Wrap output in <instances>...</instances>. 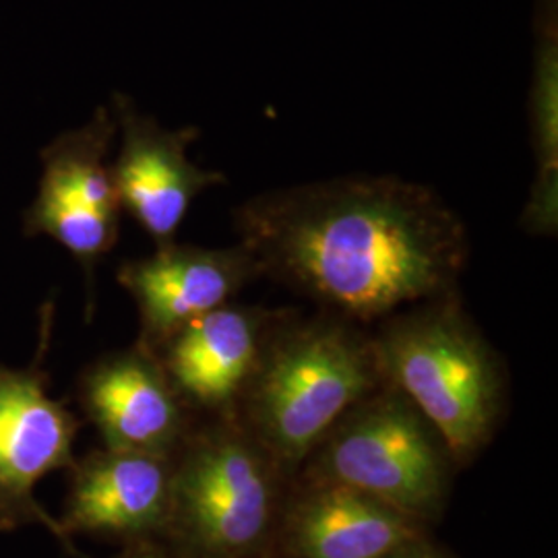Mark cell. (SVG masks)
<instances>
[{"label":"cell","mask_w":558,"mask_h":558,"mask_svg":"<svg viewBox=\"0 0 558 558\" xmlns=\"http://www.w3.org/2000/svg\"><path fill=\"white\" fill-rule=\"evenodd\" d=\"M283 313V308L223 304L189 323L154 354L191 412L236 418L263 341Z\"/></svg>","instance_id":"4fadbf2b"},{"label":"cell","mask_w":558,"mask_h":558,"mask_svg":"<svg viewBox=\"0 0 558 558\" xmlns=\"http://www.w3.org/2000/svg\"><path fill=\"white\" fill-rule=\"evenodd\" d=\"M290 484L239 418L193 426L174 456L161 542L186 558H274Z\"/></svg>","instance_id":"277c9868"},{"label":"cell","mask_w":558,"mask_h":558,"mask_svg":"<svg viewBox=\"0 0 558 558\" xmlns=\"http://www.w3.org/2000/svg\"><path fill=\"white\" fill-rule=\"evenodd\" d=\"M112 558H186L172 550L161 539H143L124 544L122 550Z\"/></svg>","instance_id":"9a60e30c"},{"label":"cell","mask_w":558,"mask_h":558,"mask_svg":"<svg viewBox=\"0 0 558 558\" xmlns=\"http://www.w3.org/2000/svg\"><path fill=\"white\" fill-rule=\"evenodd\" d=\"M458 470L439 430L383 383L331 426L299 476L350 486L430 527L445 513Z\"/></svg>","instance_id":"5b68a950"},{"label":"cell","mask_w":558,"mask_h":558,"mask_svg":"<svg viewBox=\"0 0 558 558\" xmlns=\"http://www.w3.org/2000/svg\"><path fill=\"white\" fill-rule=\"evenodd\" d=\"M112 101L122 135L119 158L110 163L120 207L135 218L156 248L172 244L193 201L223 184L226 177L189 160V147L199 140L197 126L170 131L140 112L131 98L114 94Z\"/></svg>","instance_id":"ba28073f"},{"label":"cell","mask_w":558,"mask_h":558,"mask_svg":"<svg viewBox=\"0 0 558 558\" xmlns=\"http://www.w3.org/2000/svg\"><path fill=\"white\" fill-rule=\"evenodd\" d=\"M383 383L366 327L286 311L263 341L236 418L294 480L331 426Z\"/></svg>","instance_id":"7a4b0ae2"},{"label":"cell","mask_w":558,"mask_h":558,"mask_svg":"<svg viewBox=\"0 0 558 558\" xmlns=\"http://www.w3.org/2000/svg\"><path fill=\"white\" fill-rule=\"evenodd\" d=\"M77 393L108 449L174 458L195 426L160 359L141 343L89 364Z\"/></svg>","instance_id":"8fae6325"},{"label":"cell","mask_w":558,"mask_h":558,"mask_svg":"<svg viewBox=\"0 0 558 558\" xmlns=\"http://www.w3.org/2000/svg\"><path fill=\"white\" fill-rule=\"evenodd\" d=\"M260 276L368 323L459 292L468 228L437 191L399 177H339L274 189L234 209Z\"/></svg>","instance_id":"6da1fadb"},{"label":"cell","mask_w":558,"mask_h":558,"mask_svg":"<svg viewBox=\"0 0 558 558\" xmlns=\"http://www.w3.org/2000/svg\"><path fill=\"white\" fill-rule=\"evenodd\" d=\"M117 120L100 108L41 151L38 195L25 214L27 236H50L80 260L92 288L94 267L119 240L120 207L108 151Z\"/></svg>","instance_id":"8992f818"},{"label":"cell","mask_w":558,"mask_h":558,"mask_svg":"<svg viewBox=\"0 0 558 558\" xmlns=\"http://www.w3.org/2000/svg\"><path fill=\"white\" fill-rule=\"evenodd\" d=\"M383 380L420 410L458 468L495 440L509 408V373L459 292L389 315L373 333Z\"/></svg>","instance_id":"3957f363"},{"label":"cell","mask_w":558,"mask_h":558,"mask_svg":"<svg viewBox=\"0 0 558 558\" xmlns=\"http://www.w3.org/2000/svg\"><path fill=\"white\" fill-rule=\"evenodd\" d=\"M430 527L350 486L292 480L274 558H383Z\"/></svg>","instance_id":"7c38bea8"},{"label":"cell","mask_w":558,"mask_h":558,"mask_svg":"<svg viewBox=\"0 0 558 558\" xmlns=\"http://www.w3.org/2000/svg\"><path fill=\"white\" fill-rule=\"evenodd\" d=\"M117 278L140 311L137 343L158 352L189 323L228 304L260 271L242 244L205 248L172 242L149 257L124 260Z\"/></svg>","instance_id":"30bf717a"},{"label":"cell","mask_w":558,"mask_h":558,"mask_svg":"<svg viewBox=\"0 0 558 558\" xmlns=\"http://www.w3.org/2000/svg\"><path fill=\"white\" fill-rule=\"evenodd\" d=\"M71 484L59 521L73 555L77 534L122 539H161L172 509L174 458L98 449L69 468Z\"/></svg>","instance_id":"9c48e42d"},{"label":"cell","mask_w":558,"mask_h":558,"mask_svg":"<svg viewBox=\"0 0 558 558\" xmlns=\"http://www.w3.org/2000/svg\"><path fill=\"white\" fill-rule=\"evenodd\" d=\"M383 558H456L451 553H447L445 548H440L437 546L433 539H430V534H426V536H422V538L412 539V542H408V544H403V546H399L396 548L393 553H389L387 557Z\"/></svg>","instance_id":"2e32d148"},{"label":"cell","mask_w":558,"mask_h":558,"mask_svg":"<svg viewBox=\"0 0 558 558\" xmlns=\"http://www.w3.org/2000/svg\"><path fill=\"white\" fill-rule=\"evenodd\" d=\"M52 311L41 331L38 359L27 368L0 364V532L41 525L64 546L59 521L36 500L44 476L75 463V439L81 422L59 399L48 393L44 368Z\"/></svg>","instance_id":"52a82bcc"},{"label":"cell","mask_w":558,"mask_h":558,"mask_svg":"<svg viewBox=\"0 0 558 558\" xmlns=\"http://www.w3.org/2000/svg\"><path fill=\"white\" fill-rule=\"evenodd\" d=\"M534 36L530 119L536 179L519 223L532 236H557L558 0H536Z\"/></svg>","instance_id":"5bb4252c"}]
</instances>
